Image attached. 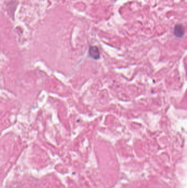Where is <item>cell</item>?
I'll return each instance as SVG.
<instances>
[{"mask_svg": "<svg viewBox=\"0 0 187 188\" xmlns=\"http://www.w3.org/2000/svg\"><path fill=\"white\" fill-rule=\"evenodd\" d=\"M185 33L184 28L181 24H177L175 25L174 28L173 34L177 38H182L184 36Z\"/></svg>", "mask_w": 187, "mask_h": 188, "instance_id": "1", "label": "cell"}, {"mask_svg": "<svg viewBox=\"0 0 187 188\" xmlns=\"http://www.w3.org/2000/svg\"><path fill=\"white\" fill-rule=\"evenodd\" d=\"M88 53L90 56L94 60H97L100 58V54L98 48L95 46H91L89 47Z\"/></svg>", "mask_w": 187, "mask_h": 188, "instance_id": "2", "label": "cell"}]
</instances>
